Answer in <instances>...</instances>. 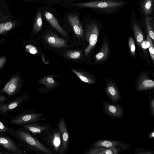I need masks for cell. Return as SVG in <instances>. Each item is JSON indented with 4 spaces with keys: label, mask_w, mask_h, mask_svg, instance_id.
<instances>
[{
    "label": "cell",
    "mask_w": 154,
    "mask_h": 154,
    "mask_svg": "<svg viewBox=\"0 0 154 154\" xmlns=\"http://www.w3.org/2000/svg\"><path fill=\"white\" fill-rule=\"evenodd\" d=\"M128 45L131 54L133 56L135 54V46L134 40L131 37L129 38Z\"/></svg>",
    "instance_id": "cell-30"
},
{
    "label": "cell",
    "mask_w": 154,
    "mask_h": 154,
    "mask_svg": "<svg viewBox=\"0 0 154 154\" xmlns=\"http://www.w3.org/2000/svg\"><path fill=\"white\" fill-rule=\"evenodd\" d=\"M126 3L125 0H99L74 2H63L59 5L78 9L87 8L100 14L111 15L118 12Z\"/></svg>",
    "instance_id": "cell-1"
},
{
    "label": "cell",
    "mask_w": 154,
    "mask_h": 154,
    "mask_svg": "<svg viewBox=\"0 0 154 154\" xmlns=\"http://www.w3.org/2000/svg\"><path fill=\"white\" fill-rule=\"evenodd\" d=\"M154 82L148 79L145 74L142 75L138 80L137 89L139 91H143L153 89Z\"/></svg>",
    "instance_id": "cell-16"
},
{
    "label": "cell",
    "mask_w": 154,
    "mask_h": 154,
    "mask_svg": "<svg viewBox=\"0 0 154 154\" xmlns=\"http://www.w3.org/2000/svg\"><path fill=\"white\" fill-rule=\"evenodd\" d=\"M49 143L52 145L54 150L57 152L61 143L60 134L59 131L51 134L49 137Z\"/></svg>",
    "instance_id": "cell-20"
},
{
    "label": "cell",
    "mask_w": 154,
    "mask_h": 154,
    "mask_svg": "<svg viewBox=\"0 0 154 154\" xmlns=\"http://www.w3.org/2000/svg\"><path fill=\"white\" fill-rule=\"evenodd\" d=\"M0 147H2L10 154H23L24 151L11 137L6 134H0Z\"/></svg>",
    "instance_id": "cell-6"
},
{
    "label": "cell",
    "mask_w": 154,
    "mask_h": 154,
    "mask_svg": "<svg viewBox=\"0 0 154 154\" xmlns=\"http://www.w3.org/2000/svg\"><path fill=\"white\" fill-rule=\"evenodd\" d=\"M149 105L150 110L153 118L154 117V98L153 97H149Z\"/></svg>",
    "instance_id": "cell-32"
},
{
    "label": "cell",
    "mask_w": 154,
    "mask_h": 154,
    "mask_svg": "<svg viewBox=\"0 0 154 154\" xmlns=\"http://www.w3.org/2000/svg\"><path fill=\"white\" fill-rule=\"evenodd\" d=\"M38 82L44 85L48 89L54 88L57 86V83L52 75L45 77L39 80Z\"/></svg>",
    "instance_id": "cell-22"
},
{
    "label": "cell",
    "mask_w": 154,
    "mask_h": 154,
    "mask_svg": "<svg viewBox=\"0 0 154 154\" xmlns=\"http://www.w3.org/2000/svg\"><path fill=\"white\" fill-rule=\"evenodd\" d=\"M41 58L43 62L46 64L48 65L49 64V62L48 61L46 60L45 57L44 55L41 56Z\"/></svg>",
    "instance_id": "cell-38"
},
{
    "label": "cell",
    "mask_w": 154,
    "mask_h": 154,
    "mask_svg": "<svg viewBox=\"0 0 154 154\" xmlns=\"http://www.w3.org/2000/svg\"><path fill=\"white\" fill-rule=\"evenodd\" d=\"M6 59L4 57L0 58V68L5 63Z\"/></svg>",
    "instance_id": "cell-36"
},
{
    "label": "cell",
    "mask_w": 154,
    "mask_h": 154,
    "mask_svg": "<svg viewBox=\"0 0 154 154\" xmlns=\"http://www.w3.org/2000/svg\"><path fill=\"white\" fill-rule=\"evenodd\" d=\"M0 134H9L14 138L15 136V130L8 127L0 120Z\"/></svg>",
    "instance_id": "cell-26"
},
{
    "label": "cell",
    "mask_w": 154,
    "mask_h": 154,
    "mask_svg": "<svg viewBox=\"0 0 154 154\" xmlns=\"http://www.w3.org/2000/svg\"><path fill=\"white\" fill-rule=\"evenodd\" d=\"M22 126L23 128L34 134L40 133L48 128L46 126L40 125L34 122L23 124Z\"/></svg>",
    "instance_id": "cell-18"
},
{
    "label": "cell",
    "mask_w": 154,
    "mask_h": 154,
    "mask_svg": "<svg viewBox=\"0 0 154 154\" xmlns=\"http://www.w3.org/2000/svg\"><path fill=\"white\" fill-rule=\"evenodd\" d=\"M148 137H149V138H153L154 137V131H152L150 133V134H149Z\"/></svg>",
    "instance_id": "cell-40"
},
{
    "label": "cell",
    "mask_w": 154,
    "mask_h": 154,
    "mask_svg": "<svg viewBox=\"0 0 154 154\" xmlns=\"http://www.w3.org/2000/svg\"><path fill=\"white\" fill-rule=\"evenodd\" d=\"M64 55L66 57L69 59L77 60L81 57L82 53L79 51L70 50L66 51Z\"/></svg>",
    "instance_id": "cell-27"
},
{
    "label": "cell",
    "mask_w": 154,
    "mask_h": 154,
    "mask_svg": "<svg viewBox=\"0 0 154 154\" xmlns=\"http://www.w3.org/2000/svg\"><path fill=\"white\" fill-rule=\"evenodd\" d=\"M139 4L142 13L145 16H149L153 13L154 0H139Z\"/></svg>",
    "instance_id": "cell-17"
},
{
    "label": "cell",
    "mask_w": 154,
    "mask_h": 154,
    "mask_svg": "<svg viewBox=\"0 0 154 154\" xmlns=\"http://www.w3.org/2000/svg\"><path fill=\"white\" fill-rule=\"evenodd\" d=\"M102 104L104 112L110 118H121L125 115L123 108L119 104L110 103L106 100L103 101Z\"/></svg>",
    "instance_id": "cell-7"
},
{
    "label": "cell",
    "mask_w": 154,
    "mask_h": 154,
    "mask_svg": "<svg viewBox=\"0 0 154 154\" xmlns=\"http://www.w3.org/2000/svg\"><path fill=\"white\" fill-rule=\"evenodd\" d=\"M130 20L137 41L138 43H140L143 41V36L140 26V22L139 20L136 18L134 12L132 13Z\"/></svg>",
    "instance_id": "cell-14"
},
{
    "label": "cell",
    "mask_w": 154,
    "mask_h": 154,
    "mask_svg": "<svg viewBox=\"0 0 154 154\" xmlns=\"http://www.w3.org/2000/svg\"><path fill=\"white\" fill-rule=\"evenodd\" d=\"M104 147L108 148H117L122 151L128 149L130 145L123 142L109 139H100L95 141L93 147Z\"/></svg>",
    "instance_id": "cell-11"
},
{
    "label": "cell",
    "mask_w": 154,
    "mask_h": 154,
    "mask_svg": "<svg viewBox=\"0 0 154 154\" xmlns=\"http://www.w3.org/2000/svg\"><path fill=\"white\" fill-rule=\"evenodd\" d=\"M147 41L149 43V50L153 62L154 61V48L153 44L148 34L146 35Z\"/></svg>",
    "instance_id": "cell-28"
},
{
    "label": "cell",
    "mask_w": 154,
    "mask_h": 154,
    "mask_svg": "<svg viewBox=\"0 0 154 154\" xmlns=\"http://www.w3.org/2000/svg\"><path fill=\"white\" fill-rule=\"evenodd\" d=\"M43 38L48 45L53 47L60 48L68 46L65 39L58 37L53 32L47 31Z\"/></svg>",
    "instance_id": "cell-12"
},
{
    "label": "cell",
    "mask_w": 154,
    "mask_h": 154,
    "mask_svg": "<svg viewBox=\"0 0 154 154\" xmlns=\"http://www.w3.org/2000/svg\"><path fill=\"white\" fill-rule=\"evenodd\" d=\"M58 126L61 139V145L58 150V152L59 154H63L67 149L69 137L65 120L63 117H61Z\"/></svg>",
    "instance_id": "cell-10"
},
{
    "label": "cell",
    "mask_w": 154,
    "mask_h": 154,
    "mask_svg": "<svg viewBox=\"0 0 154 154\" xmlns=\"http://www.w3.org/2000/svg\"><path fill=\"white\" fill-rule=\"evenodd\" d=\"M122 150L119 149L104 147L93 148L87 153L88 154H118Z\"/></svg>",
    "instance_id": "cell-19"
},
{
    "label": "cell",
    "mask_w": 154,
    "mask_h": 154,
    "mask_svg": "<svg viewBox=\"0 0 154 154\" xmlns=\"http://www.w3.org/2000/svg\"><path fill=\"white\" fill-rule=\"evenodd\" d=\"M66 0H44L43 2L48 6H52L56 5H59Z\"/></svg>",
    "instance_id": "cell-29"
},
{
    "label": "cell",
    "mask_w": 154,
    "mask_h": 154,
    "mask_svg": "<svg viewBox=\"0 0 154 154\" xmlns=\"http://www.w3.org/2000/svg\"><path fill=\"white\" fill-rule=\"evenodd\" d=\"M43 114L41 113H34L31 111H27L20 113L17 116H14L9 120V123L16 125H23L35 122L46 119L42 118Z\"/></svg>",
    "instance_id": "cell-5"
},
{
    "label": "cell",
    "mask_w": 154,
    "mask_h": 154,
    "mask_svg": "<svg viewBox=\"0 0 154 154\" xmlns=\"http://www.w3.org/2000/svg\"><path fill=\"white\" fill-rule=\"evenodd\" d=\"M14 138L20 143H24L30 148L46 154H52L51 151L28 132L22 129L15 130Z\"/></svg>",
    "instance_id": "cell-2"
},
{
    "label": "cell",
    "mask_w": 154,
    "mask_h": 154,
    "mask_svg": "<svg viewBox=\"0 0 154 154\" xmlns=\"http://www.w3.org/2000/svg\"><path fill=\"white\" fill-rule=\"evenodd\" d=\"M29 97L28 94H24L7 103H0V114L5 115L8 112L17 108L23 102L27 100Z\"/></svg>",
    "instance_id": "cell-9"
},
{
    "label": "cell",
    "mask_w": 154,
    "mask_h": 154,
    "mask_svg": "<svg viewBox=\"0 0 154 154\" xmlns=\"http://www.w3.org/2000/svg\"><path fill=\"white\" fill-rule=\"evenodd\" d=\"M18 81L16 77L12 79L2 89L1 91L6 93L8 97L15 95L17 93L20 86Z\"/></svg>",
    "instance_id": "cell-15"
},
{
    "label": "cell",
    "mask_w": 154,
    "mask_h": 154,
    "mask_svg": "<svg viewBox=\"0 0 154 154\" xmlns=\"http://www.w3.org/2000/svg\"><path fill=\"white\" fill-rule=\"evenodd\" d=\"M152 151L146 149H142L138 148L135 150V154H151L153 153V151Z\"/></svg>",
    "instance_id": "cell-33"
},
{
    "label": "cell",
    "mask_w": 154,
    "mask_h": 154,
    "mask_svg": "<svg viewBox=\"0 0 154 154\" xmlns=\"http://www.w3.org/2000/svg\"><path fill=\"white\" fill-rule=\"evenodd\" d=\"M12 26V23L10 22H8L5 24V30L8 31L11 29Z\"/></svg>",
    "instance_id": "cell-34"
},
{
    "label": "cell",
    "mask_w": 154,
    "mask_h": 154,
    "mask_svg": "<svg viewBox=\"0 0 154 154\" xmlns=\"http://www.w3.org/2000/svg\"><path fill=\"white\" fill-rule=\"evenodd\" d=\"M85 26V37L88 42V46L85 49L87 56L96 44L99 33V28L94 19H89Z\"/></svg>",
    "instance_id": "cell-3"
},
{
    "label": "cell",
    "mask_w": 154,
    "mask_h": 154,
    "mask_svg": "<svg viewBox=\"0 0 154 154\" xmlns=\"http://www.w3.org/2000/svg\"><path fill=\"white\" fill-rule=\"evenodd\" d=\"M109 50L108 43L106 41H104L100 51L95 55L96 61L98 62L105 60L108 56Z\"/></svg>",
    "instance_id": "cell-21"
},
{
    "label": "cell",
    "mask_w": 154,
    "mask_h": 154,
    "mask_svg": "<svg viewBox=\"0 0 154 154\" xmlns=\"http://www.w3.org/2000/svg\"><path fill=\"white\" fill-rule=\"evenodd\" d=\"M40 9L44 17L52 27L63 36L67 37L68 35L66 32L60 25L59 20L54 13L51 12L50 9L41 8Z\"/></svg>",
    "instance_id": "cell-8"
},
{
    "label": "cell",
    "mask_w": 154,
    "mask_h": 154,
    "mask_svg": "<svg viewBox=\"0 0 154 154\" xmlns=\"http://www.w3.org/2000/svg\"><path fill=\"white\" fill-rule=\"evenodd\" d=\"M42 13L40 8H38L36 14L33 29V32L35 34L41 29L43 25Z\"/></svg>",
    "instance_id": "cell-23"
},
{
    "label": "cell",
    "mask_w": 154,
    "mask_h": 154,
    "mask_svg": "<svg viewBox=\"0 0 154 154\" xmlns=\"http://www.w3.org/2000/svg\"><path fill=\"white\" fill-rule=\"evenodd\" d=\"M5 30V24L1 23L0 24V33H2Z\"/></svg>",
    "instance_id": "cell-37"
},
{
    "label": "cell",
    "mask_w": 154,
    "mask_h": 154,
    "mask_svg": "<svg viewBox=\"0 0 154 154\" xmlns=\"http://www.w3.org/2000/svg\"><path fill=\"white\" fill-rule=\"evenodd\" d=\"M105 91L112 103H116L121 99L120 93L116 85L111 82L106 84Z\"/></svg>",
    "instance_id": "cell-13"
},
{
    "label": "cell",
    "mask_w": 154,
    "mask_h": 154,
    "mask_svg": "<svg viewBox=\"0 0 154 154\" xmlns=\"http://www.w3.org/2000/svg\"><path fill=\"white\" fill-rule=\"evenodd\" d=\"M26 50L29 53L32 54H36L38 53L37 48L31 45H28L26 46Z\"/></svg>",
    "instance_id": "cell-31"
},
{
    "label": "cell",
    "mask_w": 154,
    "mask_h": 154,
    "mask_svg": "<svg viewBox=\"0 0 154 154\" xmlns=\"http://www.w3.org/2000/svg\"><path fill=\"white\" fill-rule=\"evenodd\" d=\"M71 70L82 81L89 84L94 83V82L91 78L86 75L82 72L74 69H72Z\"/></svg>",
    "instance_id": "cell-25"
},
{
    "label": "cell",
    "mask_w": 154,
    "mask_h": 154,
    "mask_svg": "<svg viewBox=\"0 0 154 154\" xmlns=\"http://www.w3.org/2000/svg\"><path fill=\"white\" fill-rule=\"evenodd\" d=\"M83 0H67L66 1L64 2H80L81 1H82Z\"/></svg>",
    "instance_id": "cell-39"
},
{
    "label": "cell",
    "mask_w": 154,
    "mask_h": 154,
    "mask_svg": "<svg viewBox=\"0 0 154 154\" xmlns=\"http://www.w3.org/2000/svg\"><path fill=\"white\" fill-rule=\"evenodd\" d=\"M9 101L4 95L2 94L0 95V103H5V102H8Z\"/></svg>",
    "instance_id": "cell-35"
},
{
    "label": "cell",
    "mask_w": 154,
    "mask_h": 154,
    "mask_svg": "<svg viewBox=\"0 0 154 154\" xmlns=\"http://www.w3.org/2000/svg\"><path fill=\"white\" fill-rule=\"evenodd\" d=\"M63 20L71 27L77 37L83 38L84 29L78 14L74 11L67 12L65 14Z\"/></svg>",
    "instance_id": "cell-4"
},
{
    "label": "cell",
    "mask_w": 154,
    "mask_h": 154,
    "mask_svg": "<svg viewBox=\"0 0 154 154\" xmlns=\"http://www.w3.org/2000/svg\"><path fill=\"white\" fill-rule=\"evenodd\" d=\"M153 17L145 16V23L148 35L153 41L154 40V33L152 28L154 23Z\"/></svg>",
    "instance_id": "cell-24"
}]
</instances>
